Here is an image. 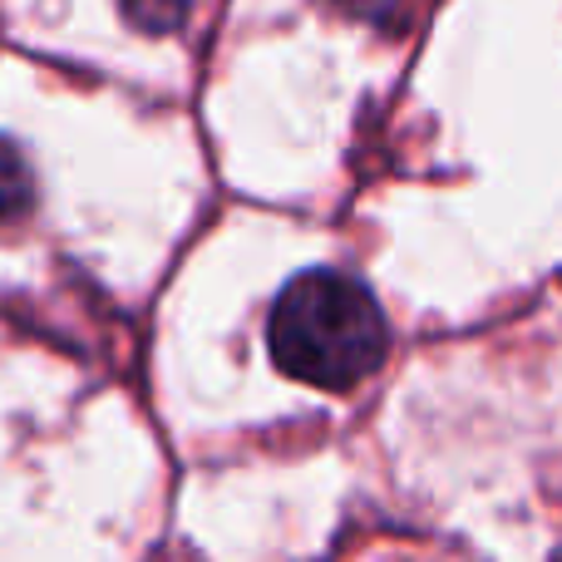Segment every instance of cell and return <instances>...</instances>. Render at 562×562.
<instances>
[{
    "instance_id": "1",
    "label": "cell",
    "mask_w": 562,
    "mask_h": 562,
    "mask_svg": "<svg viewBox=\"0 0 562 562\" xmlns=\"http://www.w3.org/2000/svg\"><path fill=\"white\" fill-rule=\"evenodd\" d=\"M385 346L390 330L375 296L330 267L291 277L267 316V350L277 370L316 390H350L370 380Z\"/></svg>"
},
{
    "instance_id": "2",
    "label": "cell",
    "mask_w": 562,
    "mask_h": 562,
    "mask_svg": "<svg viewBox=\"0 0 562 562\" xmlns=\"http://www.w3.org/2000/svg\"><path fill=\"white\" fill-rule=\"evenodd\" d=\"M35 203V178L10 138H0V223H15Z\"/></svg>"
},
{
    "instance_id": "3",
    "label": "cell",
    "mask_w": 562,
    "mask_h": 562,
    "mask_svg": "<svg viewBox=\"0 0 562 562\" xmlns=\"http://www.w3.org/2000/svg\"><path fill=\"white\" fill-rule=\"evenodd\" d=\"M188 5L193 0H124V15L148 35H168V30H178L188 20Z\"/></svg>"
}]
</instances>
